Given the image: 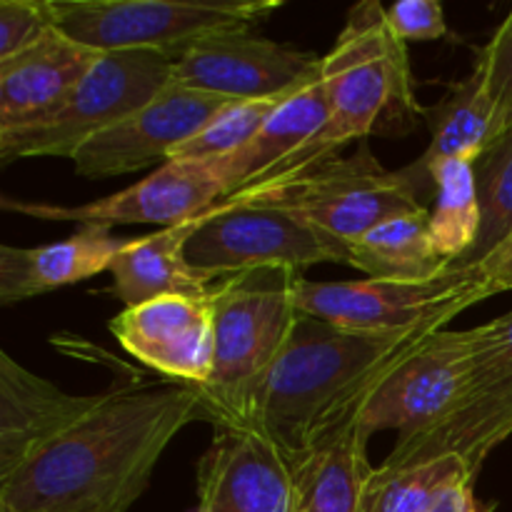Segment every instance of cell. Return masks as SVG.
<instances>
[{
  "instance_id": "1",
  "label": "cell",
  "mask_w": 512,
  "mask_h": 512,
  "mask_svg": "<svg viewBox=\"0 0 512 512\" xmlns=\"http://www.w3.org/2000/svg\"><path fill=\"white\" fill-rule=\"evenodd\" d=\"M195 420L205 408L190 385L100 393L85 418L0 478V512H128Z\"/></svg>"
},
{
  "instance_id": "2",
  "label": "cell",
  "mask_w": 512,
  "mask_h": 512,
  "mask_svg": "<svg viewBox=\"0 0 512 512\" xmlns=\"http://www.w3.org/2000/svg\"><path fill=\"white\" fill-rule=\"evenodd\" d=\"M445 328L403 333H358L300 315L288 345L265 375L243 423L290 460L360 408L380 380L428 335Z\"/></svg>"
},
{
  "instance_id": "3",
  "label": "cell",
  "mask_w": 512,
  "mask_h": 512,
  "mask_svg": "<svg viewBox=\"0 0 512 512\" xmlns=\"http://www.w3.org/2000/svg\"><path fill=\"white\" fill-rule=\"evenodd\" d=\"M320 78L328 98V123L263 185L305 173L340 155V148L353 140L365 143L370 135L403 138L423 118L425 105L415 95L408 45L393 33L388 8L378 0L348 10L333 50L323 55Z\"/></svg>"
},
{
  "instance_id": "4",
  "label": "cell",
  "mask_w": 512,
  "mask_h": 512,
  "mask_svg": "<svg viewBox=\"0 0 512 512\" xmlns=\"http://www.w3.org/2000/svg\"><path fill=\"white\" fill-rule=\"evenodd\" d=\"M303 273L260 268L220 278L210 290L215 315L213 375L200 393L213 428H238L265 375L300 320Z\"/></svg>"
},
{
  "instance_id": "5",
  "label": "cell",
  "mask_w": 512,
  "mask_h": 512,
  "mask_svg": "<svg viewBox=\"0 0 512 512\" xmlns=\"http://www.w3.org/2000/svg\"><path fill=\"white\" fill-rule=\"evenodd\" d=\"M220 203L285 210L345 248L385 220L428 208L408 168L388 170L368 143H360L353 155H335L305 173Z\"/></svg>"
},
{
  "instance_id": "6",
  "label": "cell",
  "mask_w": 512,
  "mask_h": 512,
  "mask_svg": "<svg viewBox=\"0 0 512 512\" xmlns=\"http://www.w3.org/2000/svg\"><path fill=\"white\" fill-rule=\"evenodd\" d=\"M173 83V58L158 50L100 53L90 73L55 113L38 123L0 133V163L28 158H65L113 128Z\"/></svg>"
},
{
  "instance_id": "7",
  "label": "cell",
  "mask_w": 512,
  "mask_h": 512,
  "mask_svg": "<svg viewBox=\"0 0 512 512\" xmlns=\"http://www.w3.org/2000/svg\"><path fill=\"white\" fill-rule=\"evenodd\" d=\"M55 25L78 43L175 55L195 40L255 28L283 8L278 0H50Z\"/></svg>"
},
{
  "instance_id": "8",
  "label": "cell",
  "mask_w": 512,
  "mask_h": 512,
  "mask_svg": "<svg viewBox=\"0 0 512 512\" xmlns=\"http://www.w3.org/2000/svg\"><path fill=\"white\" fill-rule=\"evenodd\" d=\"M480 265H453L428 280H308L298 283L303 315L358 333H403L448 328L473 305L488 300Z\"/></svg>"
},
{
  "instance_id": "9",
  "label": "cell",
  "mask_w": 512,
  "mask_h": 512,
  "mask_svg": "<svg viewBox=\"0 0 512 512\" xmlns=\"http://www.w3.org/2000/svg\"><path fill=\"white\" fill-rule=\"evenodd\" d=\"M185 255L213 283L260 268L303 273L323 263L350 265L345 245L333 243L285 210L263 205L218 203L200 218Z\"/></svg>"
},
{
  "instance_id": "10",
  "label": "cell",
  "mask_w": 512,
  "mask_h": 512,
  "mask_svg": "<svg viewBox=\"0 0 512 512\" xmlns=\"http://www.w3.org/2000/svg\"><path fill=\"white\" fill-rule=\"evenodd\" d=\"M473 330V368L458 408L410 443L395 445L385 463L455 455L480 475L483 463L512 435V310Z\"/></svg>"
},
{
  "instance_id": "11",
  "label": "cell",
  "mask_w": 512,
  "mask_h": 512,
  "mask_svg": "<svg viewBox=\"0 0 512 512\" xmlns=\"http://www.w3.org/2000/svg\"><path fill=\"white\" fill-rule=\"evenodd\" d=\"M473 368V330H438L415 345L370 393L358 425L368 438L395 430L398 443H410L458 408Z\"/></svg>"
},
{
  "instance_id": "12",
  "label": "cell",
  "mask_w": 512,
  "mask_h": 512,
  "mask_svg": "<svg viewBox=\"0 0 512 512\" xmlns=\"http://www.w3.org/2000/svg\"><path fill=\"white\" fill-rule=\"evenodd\" d=\"M225 198H228V185L213 163L168 160L140 183L83 205L3 198V208L45 223L98 225V228L160 225L163 230L203 218Z\"/></svg>"
},
{
  "instance_id": "13",
  "label": "cell",
  "mask_w": 512,
  "mask_h": 512,
  "mask_svg": "<svg viewBox=\"0 0 512 512\" xmlns=\"http://www.w3.org/2000/svg\"><path fill=\"white\" fill-rule=\"evenodd\" d=\"M320 70V55L275 43L253 28L205 35L173 58V80L230 100L280 98Z\"/></svg>"
},
{
  "instance_id": "14",
  "label": "cell",
  "mask_w": 512,
  "mask_h": 512,
  "mask_svg": "<svg viewBox=\"0 0 512 512\" xmlns=\"http://www.w3.org/2000/svg\"><path fill=\"white\" fill-rule=\"evenodd\" d=\"M228 103L233 100L173 80L138 113L88 140L73 158L75 173L103 180L135 173L160 160L168 163L170 153L198 135Z\"/></svg>"
},
{
  "instance_id": "15",
  "label": "cell",
  "mask_w": 512,
  "mask_h": 512,
  "mask_svg": "<svg viewBox=\"0 0 512 512\" xmlns=\"http://www.w3.org/2000/svg\"><path fill=\"white\" fill-rule=\"evenodd\" d=\"M120 348L175 385L203 388L213 375L215 315L208 295H163L123 308L108 323Z\"/></svg>"
},
{
  "instance_id": "16",
  "label": "cell",
  "mask_w": 512,
  "mask_h": 512,
  "mask_svg": "<svg viewBox=\"0 0 512 512\" xmlns=\"http://www.w3.org/2000/svg\"><path fill=\"white\" fill-rule=\"evenodd\" d=\"M195 480V512H290L293 460L253 430L213 428Z\"/></svg>"
},
{
  "instance_id": "17",
  "label": "cell",
  "mask_w": 512,
  "mask_h": 512,
  "mask_svg": "<svg viewBox=\"0 0 512 512\" xmlns=\"http://www.w3.org/2000/svg\"><path fill=\"white\" fill-rule=\"evenodd\" d=\"M98 395H70L0 353V478L73 428L98 405Z\"/></svg>"
},
{
  "instance_id": "18",
  "label": "cell",
  "mask_w": 512,
  "mask_h": 512,
  "mask_svg": "<svg viewBox=\"0 0 512 512\" xmlns=\"http://www.w3.org/2000/svg\"><path fill=\"white\" fill-rule=\"evenodd\" d=\"M98 50L55 28L25 53L0 63V133L38 123L65 103L90 73Z\"/></svg>"
},
{
  "instance_id": "19",
  "label": "cell",
  "mask_w": 512,
  "mask_h": 512,
  "mask_svg": "<svg viewBox=\"0 0 512 512\" xmlns=\"http://www.w3.org/2000/svg\"><path fill=\"white\" fill-rule=\"evenodd\" d=\"M128 238H118L110 228L80 225L73 235L38 248H0V303L18 305L23 300L78 285L105 273Z\"/></svg>"
},
{
  "instance_id": "20",
  "label": "cell",
  "mask_w": 512,
  "mask_h": 512,
  "mask_svg": "<svg viewBox=\"0 0 512 512\" xmlns=\"http://www.w3.org/2000/svg\"><path fill=\"white\" fill-rule=\"evenodd\" d=\"M325 123H328V98H325L323 78L318 75L285 95L265 120L260 133L245 148L213 163L228 185V198L275 178L325 128Z\"/></svg>"
},
{
  "instance_id": "21",
  "label": "cell",
  "mask_w": 512,
  "mask_h": 512,
  "mask_svg": "<svg viewBox=\"0 0 512 512\" xmlns=\"http://www.w3.org/2000/svg\"><path fill=\"white\" fill-rule=\"evenodd\" d=\"M368 435L345 420L293 458L290 512H360L373 465Z\"/></svg>"
},
{
  "instance_id": "22",
  "label": "cell",
  "mask_w": 512,
  "mask_h": 512,
  "mask_svg": "<svg viewBox=\"0 0 512 512\" xmlns=\"http://www.w3.org/2000/svg\"><path fill=\"white\" fill-rule=\"evenodd\" d=\"M423 120L430 128V143L415 163L408 165L410 178L420 195L433 200V173L448 160H473L495 140V105L478 70L455 83L440 103L425 105Z\"/></svg>"
},
{
  "instance_id": "23",
  "label": "cell",
  "mask_w": 512,
  "mask_h": 512,
  "mask_svg": "<svg viewBox=\"0 0 512 512\" xmlns=\"http://www.w3.org/2000/svg\"><path fill=\"white\" fill-rule=\"evenodd\" d=\"M198 223L200 218L125 240L108 270L113 275L110 293L123 300L125 308L163 295H208L215 283L198 273L185 255Z\"/></svg>"
},
{
  "instance_id": "24",
  "label": "cell",
  "mask_w": 512,
  "mask_h": 512,
  "mask_svg": "<svg viewBox=\"0 0 512 512\" xmlns=\"http://www.w3.org/2000/svg\"><path fill=\"white\" fill-rule=\"evenodd\" d=\"M350 268L380 280H428L453 265L445 263L430 235V210L398 215L348 245Z\"/></svg>"
},
{
  "instance_id": "25",
  "label": "cell",
  "mask_w": 512,
  "mask_h": 512,
  "mask_svg": "<svg viewBox=\"0 0 512 512\" xmlns=\"http://www.w3.org/2000/svg\"><path fill=\"white\" fill-rule=\"evenodd\" d=\"M430 235L445 263L463 265L478 245L480 200L473 160H448L433 173Z\"/></svg>"
},
{
  "instance_id": "26",
  "label": "cell",
  "mask_w": 512,
  "mask_h": 512,
  "mask_svg": "<svg viewBox=\"0 0 512 512\" xmlns=\"http://www.w3.org/2000/svg\"><path fill=\"white\" fill-rule=\"evenodd\" d=\"M468 475H473L468 465L455 455L383 463L370 475L360 512H423L448 485Z\"/></svg>"
},
{
  "instance_id": "27",
  "label": "cell",
  "mask_w": 512,
  "mask_h": 512,
  "mask_svg": "<svg viewBox=\"0 0 512 512\" xmlns=\"http://www.w3.org/2000/svg\"><path fill=\"white\" fill-rule=\"evenodd\" d=\"M480 200L478 245L463 265H483L512 238V125L475 163Z\"/></svg>"
},
{
  "instance_id": "28",
  "label": "cell",
  "mask_w": 512,
  "mask_h": 512,
  "mask_svg": "<svg viewBox=\"0 0 512 512\" xmlns=\"http://www.w3.org/2000/svg\"><path fill=\"white\" fill-rule=\"evenodd\" d=\"M283 98L285 95L265 100H233L220 113H215L213 120L198 135L175 148L168 160L218 163V160L230 158L260 133L265 120L270 118V113L278 108Z\"/></svg>"
},
{
  "instance_id": "29",
  "label": "cell",
  "mask_w": 512,
  "mask_h": 512,
  "mask_svg": "<svg viewBox=\"0 0 512 512\" xmlns=\"http://www.w3.org/2000/svg\"><path fill=\"white\" fill-rule=\"evenodd\" d=\"M475 70L495 105V138L512 125V8L490 43L475 58Z\"/></svg>"
},
{
  "instance_id": "30",
  "label": "cell",
  "mask_w": 512,
  "mask_h": 512,
  "mask_svg": "<svg viewBox=\"0 0 512 512\" xmlns=\"http://www.w3.org/2000/svg\"><path fill=\"white\" fill-rule=\"evenodd\" d=\"M55 28L50 0H0V63L38 45Z\"/></svg>"
},
{
  "instance_id": "31",
  "label": "cell",
  "mask_w": 512,
  "mask_h": 512,
  "mask_svg": "<svg viewBox=\"0 0 512 512\" xmlns=\"http://www.w3.org/2000/svg\"><path fill=\"white\" fill-rule=\"evenodd\" d=\"M388 23L405 45L443 40L448 35L445 8L435 0H398L388 8Z\"/></svg>"
},
{
  "instance_id": "32",
  "label": "cell",
  "mask_w": 512,
  "mask_h": 512,
  "mask_svg": "<svg viewBox=\"0 0 512 512\" xmlns=\"http://www.w3.org/2000/svg\"><path fill=\"white\" fill-rule=\"evenodd\" d=\"M475 480L473 475L455 480L423 512H485L475 498Z\"/></svg>"
},
{
  "instance_id": "33",
  "label": "cell",
  "mask_w": 512,
  "mask_h": 512,
  "mask_svg": "<svg viewBox=\"0 0 512 512\" xmlns=\"http://www.w3.org/2000/svg\"><path fill=\"white\" fill-rule=\"evenodd\" d=\"M480 268H483L490 295L508 293V290H512V238L493 255V258L485 260Z\"/></svg>"
}]
</instances>
